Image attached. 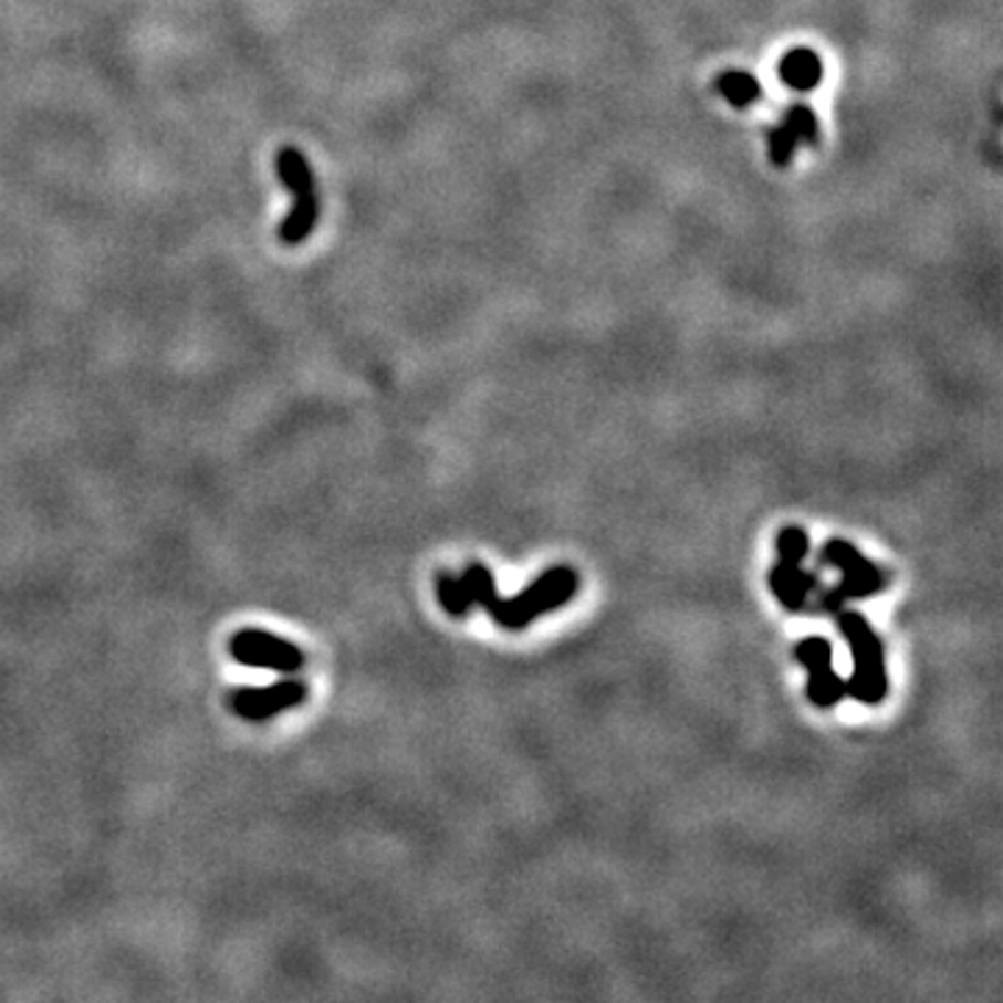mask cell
<instances>
[{"mask_svg": "<svg viewBox=\"0 0 1003 1003\" xmlns=\"http://www.w3.org/2000/svg\"><path fill=\"white\" fill-rule=\"evenodd\" d=\"M460 583H463L471 608L480 605L505 630H524L539 616L563 608L572 599V594L577 592V575L568 566L550 568L533 586H527L519 597L511 599L499 597L497 586H493V575L482 563H469L463 568V575H460Z\"/></svg>", "mask_w": 1003, "mask_h": 1003, "instance_id": "1", "label": "cell"}, {"mask_svg": "<svg viewBox=\"0 0 1003 1003\" xmlns=\"http://www.w3.org/2000/svg\"><path fill=\"white\" fill-rule=\"evenodd\" d=\"M276 176L293 196V207L291 212L284 215L282 223H279L276 238L279 243L288 245V249H296V245H302L304 240L315 232V227H318L321 218L318 181H315V170L313 165L307 163V157L293 146H284L276 152Z\"/></svg>", "mask_w": 1003, "mask_h": 1003, "instance_id": "2", "label": "cell"}, {"mask_svg": "<svg viewBox=\"0 0 1003 1003\" xmlns=\"http://www.w3.org/2000/svg\"><path fill=\"white\" fill-rule=\"evenodd\" d=\"M839 630L853 652V675L845 680V691L858 702L878 706L887 697V672H884L881 638L870 621L856 610L839 614Z\"/></svg>", "mask_w": 1003, "mask_h": 1003, "instance_id": "3", "label": "cell"}, {"mask_svg": "<svg viewBox=\"0 0 1003 1003\" xmlns=\"http://www.w3.org/2000/svg\"><path fill=\"white\" fill-rule=\"evenodd\" d=\"M808 555V535L801 527H786L777 533V563L770 575L775 597L790 610H803L817 588V577L803 568Z\"/></svg>", "mask_w": 1003, "mask_h": 1003, "instance_id": "4", "label": "cell"}, {"mask_svg": "<svg viewBox=\"0 0 1003 1003\" xmlns=\"http://www.w3.org/2000/svg\"><path fill=\"white\" fill-rule=\"evenodd\" d=\"M819 561L828 563V566H834L836 572L842 575L839 586H836L828 597H823V605H819V608H825V610L836 608V605L847 603V599L873 597V594H878L884 586H887L881 568H878L876 563L867 561V557L861 555L856 546L847 544V541L830 539L828 544L823 546V555H819Z\"/></svg>", "mask_w": 1003, "mask_h": 1003, "instance_id": "5", "label": "cell"}, {"mask_svg": "<svg viewBox=\"0 0 1003 1003\" xmlns=\"http://www.w3.org/2000/svg\"><path fill=\"white\" fill-rule=\"evenodd\" d=\"M229 652H232L234 661L245 664V667H262L282 675H293L304 667V652L299 650L296 644L284 641V638L265 630L234 633L232 641H229Z\"/></svg>", "mask_w": 1003, "mask_h": 1003, "instance_id": "6", "label": "cell"}, {"mask_svg": "<svg viewBox=\"0 0 1003 1003\" xmlns=\"http://www.w3.org/2000/svg\"><path fill=\"white\" fill-rule=\"evenodd\" d=\"M307 700V686L302 680H279L271 686H251V689H238L229 700L232 711L243 720L262 722L276 717L279 711L296 708Z\"/></svg>", "mask_w": 1003, "mask_h": 1003, "instance_id": "7", "label": "cell"}, {"mask_svg": "<svg viewBox=\"0 0 1003 1003\" xmlns=\"http://www.w3.org/2000/svg\"><path fill=\"white\" fill-rule=\"evenodd\" d=\"M797 661L806 664L808 667V700L814 702L817 708H830L847 697L845 691V678H839V672L834 669V652H830V644L825 638H806V641L797 644L795 650Z\"/></svg>", "mask_w": 1003, "mask_h": 1003, "instance_id": "8", "label": "cell"}, {"mask_svg": "<svg viewBox=\"0 0 1003 1003\" xmlns=\"http://www.w3.org/2000/svg\"><path fill=\"white\" fill-rule=\"evenodd\" d=\"M823 59L812 48H792L777 59V79H781L792 93H812L823 82Z\"/></svg>", "mask_w": 1003, "mask_h": 1003, "instance_id": "9", "label": "cell"}, {"mask_svg": "<svg viewBox=\"0 0 1003 1003\" xmlns=\"http://www.w3.org/2000/svg\"><path fill=\"white\" fill-rule=\"evenodd\" d=\"M713 90L733 109H750V106H755L764 98V87H761V82L750 70H722L717 82H713Z\"/></svg>", "mask_w": 1003, "mask_h": 1003, "instance_id": "10", "label": "cell"}, {"mask_svg": "<svg viewBox=\"0 0 1003 1003\" xmlns=\"http://www.w3.org/2000/svg\"><path fill=\"white\" fill-rule=\"evenodd\" d=\"M777 126H781L783 132L795 139L797 148H817L819 146V134H823V128H819L817 112H814L808 104L786 106L781 115V121H777Z\"/></svg>", "mask_w": 1003, "mask_h": 1003, "instance_id": "11", "label": "cell"}, {"mask_svg": "<svg viewBox=\"0 0 1003 1003\" xmlns=\"http://www.w3.org/2000/svg\"><path fill=\"white\" fill-rule=\"evenodd\" d=\"M436 592H438V603L443 605V610L452 616H466L471 610L469 597H466V588L460 583V577H455L452 572H438L436 577Z\"/></svg>", "mask_w": 1003, "mask_h": 1003, "instance_id": "12", "label": "cell"}]
</instances>
